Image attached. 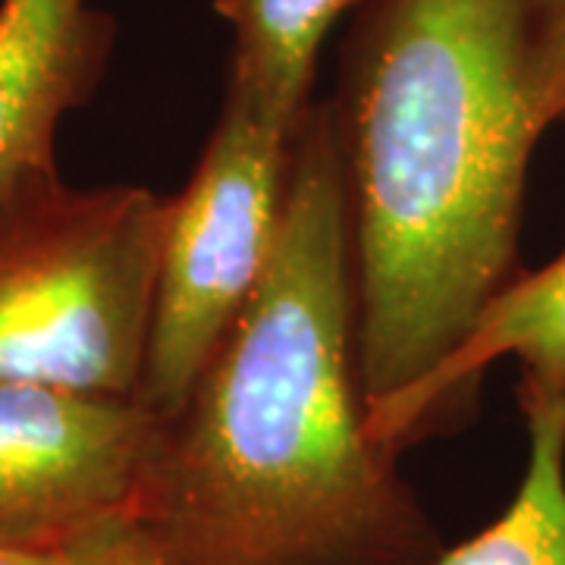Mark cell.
I'll list each match as a JSON object with an SVG mask.
<instances>
[{
  "mask_svg": "<svg viewBox=\"0 0 565 565\" xmlns=\"http://www.w3.org/2000/svg\"><path fill=\"white\" fill-rule=\"evenodd\" d=\"M136 525L167 565H430L440 537L367 430L352 202L337 120L292 132L270 264L158 424Z\"/></svg>",
  "mask_w": 565,
  "mask_h": 565,
  "instance_id": "6da1fadb",
  "label": "cell"
},
{
  "mask_svg": "<svg viewBox=\"0 0 565 565\" xmlns=\"http://www.w3.org/2000/svg\"><path fill=\"white\" fill-rule=\"evenodd\" d=\"M327 102L371 418L427 384L522 274L531 161L565 122V0H355Z\"/></svg>",
  "mask_w": 565,
  "mask_h": 565,
  "instance_id": "7a4b0ae2",
  "label": "cell"
},
{
  "mask_svg": "<svg viewBox=\"0 0 565 565\" xmlns=\"http://www.w3.org/2000/svg\"><path fill=\"white\" fill-rule=\"evenodd\" d=\"M167 199L61 170L0 199V381L139 396Z\"/></svg>",
  "mask_w": 565,
  "mask_h": 565,
  "instance_id": "3957f363",
  "label": "cell"
},
{
  "mask_svg": "<svg viewBox=\"0 0 565 565\" xmlns=\"http://www.w3.org/2000/svg\"><path fill=\"white\" fill-rule=\"evenodd\" d=\"M292 132L223 92L192 177L163 207L139 399L173 415L255 296L286 202Z\"/></svg>",
  "mask_w": 565,
  "mask_h": 565,
  "instance_id": "277c9868",
  "label": "cell"
},
{
  "mask_svg": "<svg viewBox=\"0 0 565 565\" xmlns=\"http://www.w3.org/2000/svg\"><path fill=\"white\" fill-rule=\"evenodd\" d=\"M158 424L139 396L0 381V546L61 556L132 515Z\"/></svg>",
  "mask_w": 565,
  "mask_h": 565,
  "instance_id": "5b68a950",
  "label": "cell"
},
{
  "mask_svg": "<svg viewBox=\"0 0 565 565\" xmlns=\"http://www.w3.org/2000/svg\"><path fill=\"white\" fill-rule=\"evenodd\" d=\"M500 359L519 364L525 415H565V252L541 270H522L497 292L427 384L367 418L371 437L403 456L408 446L468 422L484 374Z\"/></svg>",
  "mask_w": 565,
  "mask_h": 565,
  "instance_id": "8992f818",
  "label": "cell"
},
{
  "mask_svg": "<svg viewBox=\"0 0 565 565\" xmlns=\"http://www.w3.org/2000/svg\"><path fill=\"white\" fill-rule=\"evenodd\" d=\"M114 44L92 0H0V199L57 170L61 122L95 98Z\"/></svg>",
  "mask_w": 565,
  "mask_h": 565,
  "instance_id": "52a82bcc",
  "label": "cell"
},
{
  "mask_svg": "<svg viewBox=\"0 0 565 565\" xmlns=\"http://www.w3.org/2000/svg\"><path fill=\"white\" fill-rule=\"evenodd\" d=\"M233 47L223 92L296 132L315 104L323 41L355 0H211Z\"/></svg>",
  "mask_w": 565,
  "mask_h": 565,
  "instance_id": "ba28073f",
  "label": "cell"
},
{
  "mask_svg": "<svg viewBox=\"0 0 565 565\" xmlns=\"http://www.w3.org/2000/svg\"><path fill=\"white\" fill-rule=\"evenodd\" d=\"M525 475L503 512L430 565H565V415H525Z\"/></svg>",
  "mask_w": 565,
  "mask_h": 565,
  "instance_id": "9c48e42d",
  "label": "cell"
},
{
  "mask_svg": "<svg viewBox=\"0 0 565 565\" xmlns=\"http://www.w3.org/2000/svg\"><path fill=\"white\" fill-rule=\"evenodd\" d=\"M61 556L63 565H167L132 515L88 531Z\"/></svg>",
  "mask_w": 565,
  "mask_h": 565,
  "instance_id": "30bf717a",
  "label": "cell"
},
{
  "mask_svg": "<svg viewBox=\"0 0 565 565\" xmlns=\"http://www.w3.org/2000/svg\"><path fill=\"white\" fill-rule=\"evenodd\" d=\"M0 565H63V556H57V553H29V550L0 546Z\"/></svg>",
  "mask_w": 565,
  "mask_h": 565,
  "instance_id": "8fae6325",
  "label": "cell"
}]
</instances>
